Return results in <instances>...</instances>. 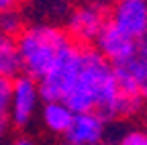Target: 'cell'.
I'll return each mask as SVG.
<instances>
[{
    "instance_id": "cell-1",
    "label": "cell",
    "mask_w": 147,
    "mask_h": 145,
    "mask_svg": "<svg viewBox=\"0 0 147 145\" xmlns=\"http://www.w3.org/2000/svg\"><path fill=\"white\" fill-rule=\"evenodd\" d=\"M63 102L74 113L96 111L106 121L117 117H131L135 108L121 94L113 63H108L96 49L80 45V65Z\"/></svg>"
},
{
    "instance_id": "cell-2",
    "label": "cell",
    "mask_w": 147,
    "mask_h": 145,
    "mask_svg": "<svg viewBox=\"0 0 147 145\" xmlns=\"http://www.w3.org/2000/svg\"><path fill=\"white\" fill-rule=\"evenodd\" d=\"M69 43V35L53 25H31L27 29H21V33L16 35V47L23 71L39 80L57 61V57Z\"/></svg>"
},
{
    "instance_id": "cell-3",
    "label": "cell",
    "mask_w": 147,
    "mask_h": 145,
    "mask_svg": "<svg viewBox=\"0 0 147 145\" xmlns=\"http://www.w3.org/2000/svg\"><path fill=\"white\" fill-rule=\"evenodd\" d=\"M115 78L119 84L121 94L129 100L135 108V113L143 106L145 90H147V51H145V39L139 41V49L129 59L113 65Z\"/></svg>"
},
{
    "instance_id": "cell-4",
    "label": "cell",
    "mask_w": 147,
    "mask_h": 145,
    "mask_svg": "<svg viewBox=\"0 0 147 145\" xmlns=\"http://www.w3.org/2000/svg\"><path fill=\"white\" fill-rule=\"evenodd\" d=\"M80 65V45L69 43L45 74L37 80L41 100H63Z\"/></svg>"
},
{
    "instance_id": "cell-5",
    "label": "cell",
    "mask_w": 147,
    "mask_h": 145,
    "mask_svg": "<svg viewBox=\"0 0 147 145\" xmlns=\"http://www.w3.org/2000/svg\"><path fill=\"white\" fill-rule=\"evenodd\" d=\"M41 102L39 86L37 80L31 76H21L10 80V90H8V119L10 125L23 129L31 125V121L37 115V108Z\"/></svg>"
},
{
    "instance_id": "cell-6",
    "label": "cell",
    "mask_w": 147,
    "mask_h": 145,
    "mask_svg": "<svg viewBox=\"0 0 147 145\" xmlns=\"http://www.w3.org/2000/svg\"><path fill=\"white\" fill-rule=\"evenodd\" d=\"M106 23H108V12L102 4L84 2L71 10L65 33L78 45H88L98 37V33L102 31V27Z\"/></svg>"
},
{
    "instance_id": "cell-7",
    "label": "cell",
    "mask_w": 147,
    "mask_h": 145,
    "mask_svg": "<svg viewBox=\"0 0 147 145\" xmlns=\"http://www.w3.org/2000/svg\"><path fill=\"white\" fill-rule=\"evenodd\" d=\"M63 135L69 145H98L106 139V119L96 111L74 113Z\"/></svg>"
},
{
    "instance_id": "cell-8",
    "label": "cell",
    "mask_w": 147,
    "mask_h": 145,
    "mask_svg": "<svg viewBox=\"0 0 147 145\" xmlns=\"http://www.w3.org/2000/svg\"><path fill=\"white\" fill-rule=\"evenodd\" d=\"M94 41H96V51L113 65L129 59L139 49V41L119 31L110 21L102 27V31L98 33V37Z\"/></svg>"
},
{
    "instance_id": "cell-9",
    "label": "cell",
    "mask_w": 147,
    "mask_h": 145,
    "mask_svg": "<svg viewBox=\"0 0 147 145\" xmlns=\"http://www.w3.org/2000/svg\"><path fill=\"white\" fill-rule=\"evenodd\" d=\"M119 31L133 37L135 41L145 39L147 35V4L145 0H119L115 2V10L110 16Z\"/></svg>"
},
{
    "instance_id": "cell-10",
    "label": "cell",
    "mask_w": 147,
    "mask_h": 145,
    "mask_svg": "<svg viewBox=\"0 0 147 145\" xmlns=\"http://www.w3.org/2000/svg\"><path fill=\"white\" fill-rule=\"evenodd\" d=\"M74 119V111L63 100H45L41 106V123L47 127V131L55 135H63Z\"/></svg>"
},
{
    "instance_id": "cell-11",
    "label": "cell",
    "mask_w": 147,
    "mask_h": 145,
    "mask_svg": "<svg viewBox=\"0 0 147 145\" xmlns=\"http://www.w3.org/2000/svg\"><path fill=\"white\" fill-rule=\"evenodd\" d=\"M23 71L16 37L0 31V80H12Z\"/></svg>"
},
{
    "instance_id": "cell-12",
    "label": "cell",
    "mask_w": 147,
    "mask_h": 145,
    "mask_svg": "<svg viewBox=\"0 0 147 145\" xmlns=\"http://www.w3.org/2000/svg\"><path fill=\"white\" fill-rule=\"evenodd\" d=\"M23 29V19L21 14L16 12V8L12 10H6V12H0V31L2 33H8V35H16L21 33Z\"/></svg>"
},
{
    "instance_id": "cell-13",
    "label": "cell",
    "mask_w": 147,
    "mask_h": 145,
    "mask_svg": "<svg viewBox=\"0 0 147 145\" xmlns=\"http://www.w3.org/2000/svg\"><path fill=\"white\" fill-rule=\"evenodd\" d=\"M117 145H147V135L143 129H127L119 137Z\"/></svg>"
},
{
    "instance_id": "cell-14",
    "label": "cell",
    "mask_w": 147,
    "mask_h": 145,
    "mask_svg": "<svg viewBox=\"0 0 147 145\" xmlns=\"http://www.w3.org/2000/svg\"><path fill=\"white\" fill-rule=\"evenodd\" d=\"M8 131H10V119H8V115H0V143L6 139Z\"/></svg>"
},
{
    "instance_id": "cell-15",
    "label": "cell",
    "mask_w": 147,
    "mask_h": 145,
    "mask_svg": "<svg viewBox=\"0 0 147 145\" xmlns=\"http://www.w3.org/2000/svg\"><path fill=\"white\" fill-rule=\"evenodd\" d=\"M21 0H0V12H6V10H12L18 6Z\"/></svg>"
},
{
    "instance_id": "cell-16",
    "label": "cell",
    "mask_w": 147,
    "mask_h": 145,
    "mask_svg": "<svg viewBox=\"0 0 147 145\" xmlns=\"http://www.w3.org/2000/svg\"><path fill=\"white\" fill-rule=\"evenodd\" d=\"M10 145H37L31 137H25V135H21V137H16V139H12L10 141Z\"/></svg>"
},
{
    "instance_id": "cell-17",
    "label": "cell",
    "mask_w": 147,
    "mask_h": 145,
    "mask_svg": "<svg viewBox=\"0 0 147 145\" xmlns=\"http://www.w3.org/2000/svg\"><path fill=\"white\" fill-rule=\"evenodd\" d=\"M4 82H8V80H0V88H2V86H4Z\"/></svg>"
},
{
    "instance_id": "cell-18",
    "label": "cell",
    "mask_w": 147,
    "mask_h": 145,
    "mask_svg": "<svg viewBox=\"0 0 147 145\" xmlns=\"http://www.w3.org/2000/svg\"><path fill=\"white\" fill-rule=\"evenodd\" d=\"M110 2H119V0H110Z\"/></svg>"
}]
</instances>
